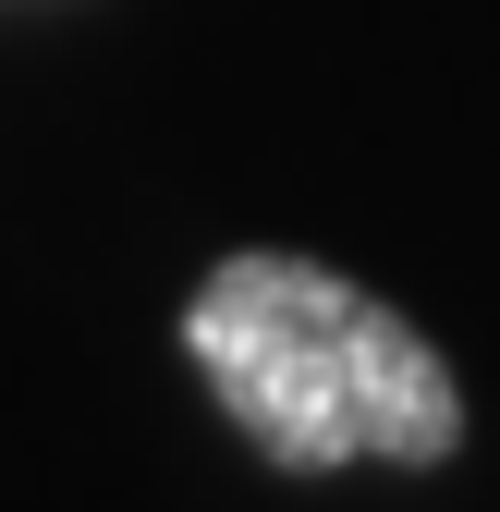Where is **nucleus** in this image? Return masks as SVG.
Segmentation results:
<instances>
[{"label":"nucleus","instance_id":"f257e3e1","mask_svg":"<svg viewBox=\"0 0 500 512\" xmlns=\"http://www.w3.org/2000/svg\"><path fill=\"white\" fill-rule=\"evenodd\" d=\"M183 354L208 403L244 427V452L281 476H342V464H452L464 452V378L403 305L318 256H220L183 293Z\"/></svg>","mask_w":500,"mask_h":512}]
</instances>
